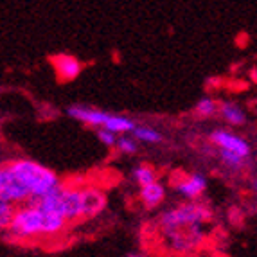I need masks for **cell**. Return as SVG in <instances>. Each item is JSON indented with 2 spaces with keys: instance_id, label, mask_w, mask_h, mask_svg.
Returning <instances> with one entry per match:
<instances>
[{
  "instance_id": "cell-15",
  "label": "cell",
  "mask_w": 257,
  "mask_h": 257,
  "mask_svg": "<svg viewBox=\"0 0 257 257\" xmlns=\"http://www.w3.org/2000/svg\"><path fill=\"white\" fill-rule=\"evenodd\" d=\"M133 135L137 141H142V142H150V144H159L162 141V135H160L157 130L150 128V126H135L133 130Z\"/></svg>"
},
{
  "instance_id": "cell-11",
  "label": "cell",
  "mask_w": 257,
  "mask_h": 257,
  "mask_svg": "<svg viewBox=\"0 0 257 257\" xmlns=\"http://www.w3.org/2000/svg\"><path fill=\"white\" fill-rule=\"evenodd\" d=\"M67 113H69L72 119L83 122V124L99 126V128H103L104 122H106V119H108V115H110L108 111L97 110V108H90V106H79V104L70 106L69 110H67Z\"/></svg>"
},
{
  "instance_id": "cell-13",
  "label": "cell",
  "mask_w": 257,
  "mask_h": 257,
  "mask_svg": "<svg viewBox=\"0 0 257 257\" xmlns=\"http://www.w3.org/2000/svg\"><path fill=\"white\" fill-rule=\"evenodd\" d=\"M218 110L221 113V117L227 120L232 126H243L246 124V113L243 111V108L236 103H221L218 104Z\"/></svg>"
},
{
  "instance_id": "cell-21",
  "label": "cell",
  "mask_w": 257,
  "mask_h": 257,
  "mask_svg": "<svg viewBox=\"0 0 257 257\" xmlns=\"http://www.w3.org/2000/svg\"><path fill=\"white\" fill-rule=\"evenodd\" d=\"M128 257H135V255H128Z\"/></svg>"
},
{
  "instance_id": "cell-18",
  "label": "cell",
  "mask_w": 257,
  "mask_h": 257,
  "mask_svg": "<svg viewBox=\"0 0 257 257\" xmlns=\"http://www.w3.org/2000/svg\"><path fill=\"white\" fill-rule=\"evenodd\" d=\"M115 148L120 151V153H124V155H132L137 151V141H133V139L130 137H117L115 141Z\"/></svg>"
},
{
  "instance_id": "cell-5",
  "label": "cell",
  "mask_w": 257,
  "mask_h": 257,
  "mask_svg": "<svg viewBox=\"0 0 257 257\" xmlns=\"http://www.w3.org/2000/svg\"><path fill=\"white\" fill-rule=\"evenodd\" d=\"M210 142L219 148V151H227V153H234L241 159H248L252 155V148L250 142L244 141L243 137L236 135V133L227 132V130H214L210 133Z\"/></svg>"
},
{
  "instance_id": "cell-19",
  "label": "cell",
  "mask_w": 257,
  "mask_h": 257,
  "mask_svg": "<svg viewBox=\"0 0 257 257\" xmlns=\"http://www.w3.org/2000/svg\"><path fill=\"white\" fill-rule=\"evenodd\" d=\"M219 157H221V162L225 164V166L232 167V169H241V167L244 166V162H246V160L237 157V155L227 153V151H219Z\"/></svg>"
},
{
  "instance_id": "cell-16",
  "label": "cell",
  "mask_w": 257,
  "mask_h": 257,
  "mask_svg": "<svg viewBox=\"0 0 257 257\" xmlns=\"http://www.w3.org/2000/svg\"><path fill=\"white\" fill-rule=\"evenodd\" d=\"M15 210H17V207L13 203H9L6 202L4 198H0V232H4L9 228L11 219L15 216Z\"/></svg>"
},
{
  "instance_id": "cell-8",
  "label": "cell",
  "mask_w": 257,
  "mask_h": 257,
  "mask_svg": "<svg viewBox=\"0 0 257 257\" xmlns=\"http://www.w3.org/2000/svg\"><path fill=\"white\" fill-rule=\"evenodd\" d=\"M79 202H81V216L83 219L95 218L99 212H103L106 205V194L95 187L79 189Z\"/></svg>"
},
{
  "instance_id": "cell-3",
  "label": "cell",
  "mask_w": 257,
  "mask_h": 257,
  "mask_svg": "<svg viewBox=\"0 0 257 257\" xmlns=\"http://www.w3.org/2000/svg\"><path fill=\"white\" fill-rule=\"evenodd\" d=\"M212 219V212L209 207L198 202H187L164 212L160 218V230L162 234H169L175 230H184L191 227H203L207 221Z\"/></svg>"
},
{
  "instance_id": "cell-12",
  "label": "cell",
  "mask_w": 257,
  "mask_h": 257,
  "mask_svg": "<svg viewBox=\"0 0 257 257\" xmlns=\"http://www.w3.org/2000/svg\"><path fill=\"white\" fill-rule=\"evenodd\" d=\"M166 198V187L164 184H160L159 180L153 182L150 185H144L141 187V193H139V200L144 205V209H155L164 202Z\"/></svg>"
},
{
  "instance_id": "cell-17",
  "label": "cell",
  "mask_w": 257,
  "mask_h": 257,
  "mask_svg": "<svg viewBox=\"0 0 257 257\" xmlns=\"http://www.w3.org/2000/svg\"><path fill=\"white\" fill-rule=\"evenodd\" d=\"M216 111H218V103L210 97L200 99L196 103V106H194V113H196L198 117H212Z\"/></svg>"
},
{
  "instance_id": "cell-10",
  "label": "cell",
  "mask_w": 257,
  "mask_h": 257,
  "mask_svg": "<svg viewBox=\"0 0 257 257\" xmlns=\"http://www.w3.org/2000/svg\"><path fill=\"white\" fill-rule=\"evenodd\" d=\"M60 203H61V214H63L67 223H74V221L83 219L81 202H79V189L63 187V185H61Z\"/></svg>"
},
{
  "instance_id": "cell-2",
  "label": "cell",
  "mask_w": 257,
  "mask_h": 257,
  "mask_svg": "<svg viewBox=\"0 0 257 257\" xmlns=\"http://www.w3.org/2000/svg\"><path fill=\"white\" fill-rule=\"evenodd\" d=\"M11 171L15 173L20 184L29 191V200H36L45 194H49L54 189L61 187V182L54 171H51L49 167L42 166V164L35 162V160H13L8 162Z\"/></svg>"
},
{
  "instance_id": "cell-6",
  "label": "cell",
  "mask_w": 257,
  "mask_h": 257,
  "mask_svg": "<svg viewBox=\"0 0 257 257\" xmlns=\"http://www.w3.org/2000/svg\"><path fill=\"white\" fill-rule=\"evenodd\" d=\"M164 237L167 239V243L171 244L176 252H191L205 239V232L203 227H191L184 228V230H175L169 234H164Z\"/></svg>"
},
{
  "instance_id": "cell-4",
  "label": "cell",
  "mask_w": 257,
  "mask_h": 257,
  "mask_svg": "<svg viewBox=\"0 0 257 257\" xmlns=\"http://www.w3.org/2000/svg\"><path fill=\"white\" fill-rule=\"evenodd\" d=\"M0 198H4L6 202L13 203L15 207L18 203L29 202V191L20 184L15 173L11 171L9 164L0 166Z\"/></svg>"
},
{
  "instance_id": "cell-9",
  "label": "cell",
  "mask_w": 257,
  "mask_h": 257,
  "mask_svg": "<svg viewBox=\"0 0 257 257\" xmlns=\"http://www.w3.org/2000/svg\"><path fill=\"white\" fill-rule=\"evenodd\" d=\"M51 63L56 70V76H58V79H60L61 83L74 81V79L81 74V69H83L81 61L72 54H56L51 58Z\"/></svg>"
},
{
  "instance_id": "cell-1",
  "label": "cell",
  "mask_w": 257,
  "mask_h": 257,
  "mask_svg": "<svg viewBox=\"0 0 257 257\" xmlns=\"http://www.w3.org/2000/svg\"><path fill=\"white\" fill-rule=\"evenodd\" d=\"M67 225L69 223L65 221L63 216L45 212V210H40L38 207L26 203V205L17 207L8 230L18 239H35V237L58 236L65 230Z\"/></svg>"
},
{
  "instance_id": "cell-14",
  "label": "cell",
  "mask_w": 257,
  "mask_h": 257,
  "mask_svg": "<svg viewBox=\"0 0 257 257\" xmlns=\"http://www.w3.org/2000/svg\"><path fill=\"white\" fill-rule=\"evenodd\" d=\"M133 178H135V182L141 187H144V185H150L153 182H157V171L151 166H148V164H141V166L135 167Z\"/></svg>"
},
{
  "instance_id": "cell-20",
  "label": "cell",
  "mask_w": 257,
  "mask_h": 257,
  "mask_svg": "<svg viewBox=\"0 0 257 257\" xmlns=\"http://www.w3.org/2000/svg\"><path fill=\"white\" fill-rule=\"evenodd\" d=\"M97 139L103 142L104 146L113 148V146H115L117 135H115V133H111V132H106V130H103V128H99L97 130Z\"/></svg>"
},
{
  "instance_id": "cell-7",
  "label": "cell",
  "mask_w": 257,
  "mask_h": 257,
  "mask_svg": "<svg viewBox=\"0 0 257 257\" xmlns=\"http://www.w3.org/2000/svg\"><path fill=\"white\" fill-rule=\"evenodd\" d=\"M175 189L182 194L184 198H187L189 202H198L202 194L207 189V178L203 175H182L178 180H175Z\"/></svg>"
}]
</instances>
